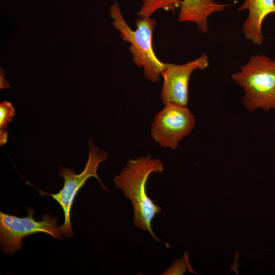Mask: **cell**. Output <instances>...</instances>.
<instances>
[{"label": "cell", "mask_w": 275, "mask_h": 275, "mask_svg": "<svg viewBox=\"0 0 275 275\" xmlns=\"http://www.w3.org/2000/svg\"><path fill=\"white\" fill-rule=\"evenodd\" d=\"M88 145V159L80 173L77 174L74 171L59 165L58 174L64 179V185L61 190L56 194H50L37 189L41 196L47 195L51 196L61 207L64 212V221L60 227L62 235L67 238H70L73 235L71 223V212L73 201L88 179L96 178L101 188L106 191H109V189L102 183L97 172L99 164L106 161L109 154L106 151H101L96 147L91 141H89Z\"/></svg>", "instance_id": "4"}, {"label": "cell", "mask_w": 275, "mask_h": 275, "mask_svg": "<svg viewBox=\"0 0 275 275\" xmlns=\"http://www.w3.org/2000/svg\"><path fill=\"white\" fill-rule=\"evenodd\" d=\"M113 25L120 32L122 40L130 44L129 52L134 63L142 67L145 77L152 82L160 80L166 63L160 61L155 53L153 46V31L156 19L140 17L136 20V29L133 30L127 24L117 2L110 8Z\"/></svg>", "instance_id": "2"}, {"label": "cell", "mask_w": 275, "mask_h": 275, "mask_svg": "<svg viewBox=\"0 0 275 275\" xmlns=\"http://www.w3.org/2000/svg\"><path fill=\"white\" fill-rule=\"evenodd\" d=\"M188 253L186 256L176 260L171 265V266L163 273V274H182L186 271L189 266Z\"/></svg>", "instance_id": "12"}, {"label": "cell", "mask_w": 275, "mask_h": 275, "mask_svg": "<svg viewBox=\"0 0 275 275\" xmlns=\"http://www.w3.org/2000/svg\"><path fill=\"white\" fill-rule=\"evenodd\" d=\"M231 78L244 91L242 102L248 111L275 109V60L265 54L252 55Z\"/></svg>", "instance_id": "3"}, {"label": "cell", "mask_w": 275, "mask_h": 275, "mask_svg": "<svg viewBox=\"0 0 275 275\" xmlns=\"http://www.w3.org/2000/svg\"><path fill=\"white\" fill-rule=\"evenodd\" d=\"M195 118L187 106L168 103L158 112L151 124V137L163 147L173 150L195 126Z\"/></svg>", "instance_id": "6"}, {"label": "cell", "mask_w": 275, "mask_h": 275, "mask_svg": "<svg viewBox=\"0 0 275 275\" xmlns=\"http://www.w3.org/2000/svg\"><path fill=\"white\" fill-rule=\"evenodd\" d=\"M15 108L11 103L7 101L0 104V144L3 145L7 142L8 132L7 126L15 115Z\"/></svg>", "instance_id": "11"}, {"label": "cell", "mask_w": 275, "mask_h": 275, "mask_svg": "<svg viewBox=\"0 0 275 275\" xmlns=\"http://www.w3.org/2000/svg\"><path fill=\"white\" fill-rule=\"evenodd\" d=\"M238 11H248L242 28L245 38L254 45L262 44L265 39L262 23L268 15L275 13V0H244Z\"/></svg>", "instance_id": "8"}, {"label": "cell", "mask_w": 275, "mask_h": 275, "mask_svg": "<svg viewBox=\"0 0 275 275\" xmlns=\"http://www.w3.org/2000/svg\"><path fill=\"white\" fill-rule=\"evenodd\" d=\"M164 170L162 162L152 158L148 154L135 159H130L125 167L113 180L118 189L131 203L134 226L148 231L157 242H162L152 229L151 222L162 208L150 199L146 192V183L152 173H161Z\"/></svg>", "instance_id": "1"}, {"label": "cell", "mask_w": 275, "mask_h": 275, "mask_svg": "<svg viewBox=\"0 0 275 275\" xmlns=\"http://www.w3.org/2000/svg\"><path fill=\"white\" fill-rule=\"evenodd\" d=\"M28 216L20 218L0 212V243L3 252L6 255H12L23 246L22 239L33 234L44 233L51 235L53 238L61 240L63 235L58 219L51 218L50 214L45 213L42 220L34 219V210L28 208Z\"/></svg>", "instance_id": "5"}, {"label": "cell", "mask_w": 275, "mask_h": 275, "mask_svg": "<svg viewBox=\"0 0 275 275\" xmlns=\"http://www.w3.org/2000/svg\"><path fill=\"white\" fill-rule=\"evenodd\" d=\"M228 6L215 0H182L178 21L196 23L200 31L206 33L208 31L209 17L223 11Z\"/></svg>", "instance_id": "9"}, {"label": "cell", "mask_w": 275, "mask_h": 275, "mask_svg": "<svg viewBox=\"0 0 275 275\" xmlns=\"http://www.w3.org/2000/svg\"><path fill=\"white\" fill-rule=\"evenodd\" d=\"M208 65L209 59L206 54L183 64L166 63L161 73L163 104L171 103L187 106L188 84L192 73L197 69L204 70Z\"/></svg>", "instance_id": "7"}, {"label": "cell", "mask_w": 275, "mask_h": 275, "mask_svg": "<svg viewBox=\"0 0 275 275\" xmlns=\"http://www.w3.org/2000/svg\"><path fill=\"white\" fill-rule=\"evenodd\" d=\"M182 0H142V4L137 12L138 16L150 17L157 10L163 9L173 13L180 8Z\"/></svg>", "instance_id": "10"}]
</instances>
